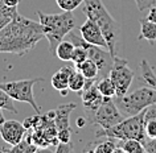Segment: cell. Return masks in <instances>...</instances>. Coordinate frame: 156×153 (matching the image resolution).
<instances>
[{
    "instance_id": "cell-1",
    "label": "cell",
    "mask_w": 156,
    "mask_h": 153,
    "mask_svg": "<svg viewBox=\"0 0 156 153\" xmlns=\"http://www.w3.org/2000/svg\"><path fill=\"white\" fill-rule=\"evenodd\" d=\"M44 37L45 29L41 23L17 15L13 21L0 29V54L24 56L33 50Z\"/></svg>"
},
{
    "instance_id": "cell-2",
    "label": "cell",
    "mask_w": 156,
    "mask_h": 153,
    "mask_svg": "<svg viewBox=\"0 0 156 153\" xmlns=\"http://www.w3.org/2000/svg\"><path fill=\"white\" fill-rule=\"evenodd\" d=\"M83 13L101 28L103 37L107 42V49L112 57L118 52V42L120 36V26L116 23L107 8L105 7L102 0H83Z\"/></svg>"
},
{
    "instance_id": "cell-3",
    "label": "cell",
    "mask_w": 156,
    "mask_h": 153,
    "mask_svg": "<svg viewBox=\"0 0 156 153\" xmlns=\"http://www.w3.org/2000/svg\"><path fill=\"white\" fill-rule=\"evenodd\" d=\"M38 20L45 29V38L49 42V50H56L57 45L68 36L69 32L76 26V19L70 11H62L61 13L48 15L37 11Z\"/></svg>"
},
{
    "instance_id": "cell-4",
    "label": "cell",
    "mask_w": 156,
    "mask_h": 153,
    "mask_svg": "<svg viewBox=\"0 0 156 153\" xmlns=\"http://www.w3.org/2000/svg\"><path fill=\"white\" fill-rule=\"evenodd\" d=\"M95 137H111L114 140H127L135 139L147 143L148 137L144 128V111L132 116H127L120 123L112 125L110 128H99L95 131Z\"/></svg>"
},
{
    "instance_id": "cell-5",
    "label": "cell",
    "mask_w": 156,
    "mask_h": 153,
    "mask_svg": "<svg viewBox=\"0 0 156 153\" xmlns=\"http://www.w3.org/2000/svg\"><path fill=\"white\" fill-rule=\"evenodd\" d=\"M115 104L124 116H132L144 111L151 104L156 103V90L151 86L136 89L131 94H124L122 96L114 98Z\"/></svg>"
},
{
    "instance_id": "cell-6",
    "label": "cell",
    "mask_w": 156,
    "mask_h": 153,
    "mask_svg": "<svg viewBox=\"0 0 156 153\" xmlns=\"http://www.w3.org/2000/svg\"><path fill=\"white\" fill-rule=\"evenodd\" d=\"M44 81L42 78H32V79H23V81H12V82H0V87L8 94L13 100L24 102L32 107L36 113H41V108L34 100L33 95V86L38 82Z\"/></svg>"
},
{
    "instance_id": "cell-7",
    "label": "cell",
    "mask_w": 156,
    "mask_h": 153,
    "mask_svg": "<svg viewBox=\"0 0 156 153\" xmlns=\"http://www.w3.org/2000/svg\"><path fill=\"white\" fill-rule=\"evenodd\" d=\"M124 119V115L119 111L118 106L115 104L114 98L105 96L102 103L90 117V123L99 125V128H110L112 125L120 123Z\"/></svg>"
},
{
    "instance_id": "cell-8",
    "label": "cell",
    "mask_w": 156,
    "mask_h": 153,
    "mask_svg": "<svg viewBox=\"0 0 156 153\" xmlns=\"http://www.w3.org/2000/svg\"><path fill=\"white\" fill-rule=\"evenodd\" d=\"M108 77L112 79L116 87V96H122L124 94H127L132 81H134L135 73L130 69L127 60L115 56L114 64H112V68L108 73Z\"/></svg>"
},
{
    "instance_id": "cell-9",
    "label": "cell",
    "mask_w": 156,
    "mask_h": 153,
    "mask_svg": "<svg viewBox=\"0 0 156 153\" xmlns=\"http://www.w3.org/2000/svg\"><path fill=\"white\" fill-rule=\"evenodd\" d=\"M103 95L97 87V81H86V85L81 92V99H82L83 108L86 111V119L90 120L93 113L95 112V110L99 107L101 103L103 100Z\"/></svg>"
},
{
    "instance_id": "cell-10",
    "label": "cell",
    "mask_w": 156,
    "mask_h": 153,
    "mask_svg": "<svg viewBox=\"0 0 156 153\" xmlns=\"http://www.w3.org/2000/svg\"><path fill=\"white\" fill-rule=\"evenodd\" d=\"M25 133L27 128L24 127V124L17 120H5L0 127V136L11 147L20 143L24 139Z\"/></svg>"
},
{
    "instance_id": "cell-11",
    "label": "cell",
    "mask_w": 156,
    "mask_h": 153,
    "mask_svg": "<svg viewBox=\"0 0 156 153\" xmlns=\"http://www.w3.org/2000/svg\"><path fill=\"white\" fill-rule=\"evenodd\" d=\"M80 30H81V36H82V38L86 42L107 49V42L103 37L102 30H101V28L93 20L87 19V20L80 26Z\"/></svg>"
},
{
    "instance_id": "cell-12",
    "label": "cell",
    "mask_w": 156,
    "mask_h": 153,
    "mask_svg": "<svg viewBox=\"0 0 156 153\" xmlns=\"http://www.w3.org/2000/svg\"><path fill=\"white\" fill-rule=\"evenodd\" d=\"M74 71V68L70 66H64L58 71H56L52 77V86L57 91H60L61 95H68L69 91V78Z\"/></svg>"
},
{
    "instance_id": "cell-13",
    "label": "cell",
    "mask_w": 156,
    "mask_h": 153,
    "mask_svg": "<svg viewBox=\"0 0 156 153\" xmlns=\"http://www.w3.org/2000/svg\"><path fill=\"white\" fill-rule=\"evenodd\" d=\"M76 104L74 103H65L61 104L54 110L56 115H54V124H56L57 131H62V129H69L70 123H69V117L72 111H74Z\"/></svg>"
},
{
    "instance_id": "cell-14",
    "label": "cell",
    "mask_w": 156,
    "mask_h": 153,
    "mask_svg": "<svg viewBox=\"0 0 156 153\" xmlns=\"http://www.w3.org/2000/svg\"><path fill=\"white\" fill-rule=\"evenodd\" d=\"M37 147L33 144L32 141V129H28L24 136V139H23L20 143L13 145V147L11 148H2L0 149V152H8V153H33L37 151Z\"/></svg>"
},
{
    "instance_id": "cell-15",
    "label": "cell",
    "mask_w": 156,
    "mask_h": 153,
    "mask_svg": "<svg viewBox=\"0 0 156 153\" xmlns=\"http://www.w3.org/2000/svg\"><path fill=\"white\" fill-rule=\"evenodd\" d=\"M144 128L148 139H156V103L144 110Z\"/></svg>"
},
{
    "instance_id": "cell-16",
    "label": "cell",
    "mask_w": 156,
    "mask_h": 153,
    "mask_svg": "<svg viewBox=\"0 0 156 153\" xmlns=\"http://www.w3.org/2000/svg\"><path fill=\"white\" fill-rule=\"evenodd\" d=\"M140 24V34L138 40H146L151 45L155 44L156 41V23L148 20V19H139Z\"/></svg>"
},
{
    "instance_id": "cell-17",
    "label": "cell",
    "mask_w": 156,
    "mask_h": 153,
    "mask_svg": "<svg viewBox=\"0 0 156 153\" xmlns=\"http://www.w3.org/2000/svg\"><path fill=\"white\" fill-rule=\"evenodd\" d=\"M116 152L123 153H144L146 148L144 144L135 139H127V140H119L116 143Z\"/></svg>"
},
{
    "instance_id": "cell-18",
    "label": "cell",
    "mask_w": 156,
    "mask_h": 153,
    "mask_svg": "<svg viewBox=\"0 0 156 153\" xmlns=\"http://www.w3.org/2000/svg\"><path fill=\"white\" fill-rule=\"evenodd\" d=\"M76 69L80 70L81 73L83 74V77L89 81H97L99 77V70H98V66L93 60L90 58H86L83 62L76 65Z\"/></svg>"
},
{
    "instance_id": "cell-19",
    "label": "cell",
    "mask_w": 156,
    "mask_h": 153,
    "mask_svg": "<svg viewBox=\"0 0 156 153\" xmlns=\"http://www.w3.org/2000/svg\"><path fill=\"white\" fill-rule=\"evenodd\" d=\"M139 69H140V77H142V81L147 86H151L152 89L156 90V74L154 71V69H152V66L150 65V62H148L146 58H143V60L140 61Z\"/></svg>"
},
{
    "instance_id": "cell-20",
    "label": "cell",
    "mask_w": 156,
    "mask_h": 153,
    "mask_svg": "<svg viewBox=\"0 0 156 153\" xmlns=\"http://www.w3.org/2000/svg\"><path fill=\"white\" fill-rule=\"evenodd\" d=\"M17 15V7H9L0 0V29L8 25L11 21H13Z\"/></svg>"
},
{
    "instance_id": "cell-21",
    "label": "cell",
    "mask_w": 156,
    "mask_h": 153,
    "mask_svg": "<svg viewBox=\"0 0 156 153\" xmlns=\"http://www.w3.org/2000/svg\"><path fill=\"white\" fill-rule=\"evenodd\" d=\"M97 87H98V90L103 96H107V98L116 96V87L110 77H103L98 79L97 81Z\"/></svg>"
},
{
    "instance_id": "cell-22",
    "label": "cell",
    "mask_w": 156,
    "mask_h": 153,
    "mask_svg": "<svg viewBox=\"0 0 156 153\" xmlns=\"http://www.w3.org/2000/svg\"><path fill=\"white\" fill-rule=\"evenodd\" d=\"M74 48H76V45L73 44L72 41H65V40H62L60 44L57 45V48H56V56L58 57V60H61V61H70L72 60V56H73V50Z\"/></svg>"
},
{
    "instance_id": "cell-23",
    "label": "cell",
    "mask_w": 156,
    "mask_h": 153,
    "mask_svg": "<svg viewBox=\"0 0 156 153\" xmlns=\"http://www.w3.org/2000/svg\"><path fill=\"white\" fill-rule=\"evenodd\" d=\"M86 81L87 79L83 77V74L76 69L69 78V90L74 92H82L85 85H86Z\"/></svg>"
},
{
    "instance_id": "cell-24",
    "label": "cell",
    "mask_w": 156,
    "mask_h": 153,
    "mask_svg": "<svg viewBox=\"0 0 156 153\" xmlns=\"http://www.w3.org/2000/svg\"><path fill=\"white\" fill-rule=\"evenodd\" d=\"M0 110H7V111L15 113V115L19 113L16 106L13 104V99L2 87H0Z\"/></svg>"
},
{
    "instance_id": "cell-25",
    "label": "cell",
    "mask_w": 156,
    "mask_h": 153,
    "mask_svg": "<svg viewBox=\"0 0 156 153\" xmlns=\"http://www.w3.org/2000/svg\"><path fill=\"white\" fill-rule=\"evenodd\" d=\"M91 151L94 153H114V152H116V143L114 141V139L107 137L106 141L95 145Z\"/></svg>"
},
{
    "instance_id": "cell-26",
    "label": "cell",
    "mask_w": 156,
    "mask_h": 153,
    "mask_svg": "<svg viewBox=\"0 0 156 153\" xmlns=\"http://www.w3.org/2000/svg\"><path fill=\"white\" fill-rule=\"evenodd\" d=\"M86 58H89V53L87 49L85 46H76L73 50V56H72V61L74 65H78L81 62H83Z\"/></svg>"
},
{
    "instance_id": "cell-27",
    "label": "cell",
    "mask_w": 156,
    "mask_h": 153,
    "mask_svg": "<svg viewBox=\"0 0 156 153\" xmlns=\"http://www.w3.org/2000/svg\"><path fill=\"white\" fill-rule=\"evenodd\" d=\"M56 2H57V5L62 11H70V12H73L74 9L82 4L83 0H56Z\"/></svg>"
},
{
    "instance_id": "cell-28",
    "label": "cell",
    "mask_w": 156,
    "mask_h": 153,
    "mask_svg": "<svg viewBox=\"0 0 156 153\" xmlns=\"http://www.w3.org/2000/svg\"><path fill=\"white\" fill-rule=\"evenodd\" d=\"M41 120H42V115L41 113H36V115H33V116L27 117L23 124H24V127L27 128V131H28V129H36L40 127Z\"/></svg>"
},
{
    "instance_id": "cell-29",
    "label": "cell",
    "mask_w": 156,
    "mask_h": 153,
    "mask_svg": "<svg viewBox=\"0 0 156 153\" xmlns=\"http://www.w3.org/2000/svg\"><path fill=\"white\" fill-rule=\"evenodd\" d=\"M57 139H58V143L70 144V140H72V128L57 131Z\"/></svg>"
},
{
    "instance_id": "cell-30",
    "label": "cell",
    "mask_w": 156,
    "mask_h": 153,
    "mask_svg": "<svg viewBox=\"0 0 156 153\" xmlns=\"http://www.w3.org/2000/svg\"><path fill=\"white\" fill-rule=\"evenodd\" d=\"M136 3V7H138L139 11H146V9H150L152 5H155L156 0H135Z\"/></svg>"
},
{
    "instance_id": "cell-31",
    "label": "cell",
    "mask_w": 156,
    "mask_h": 153,
    "mask_svg": "<svg viewBox=\"0 0 156 153\" xmlns=\"http://www.w3.org/2000/svg\"><path fill=\"white\" fill-rule=\"evenodd\" d=\"M54 151L57 153H68V152H72L73 148L70 144H65V143H58V145L54 148Z\"/></svg>"
},
{
    "instance_id": "cell-32",
    "label": "cell",
    "mask_w": 156,
    "mask_h": 153,
    "mask_svg": "<svg viewBox=\"0 0 156 153\" xmlns=\"http://www.w3.org/2000/svg\"><path fill=\"white\" fill-rule=\"evenodd\" d=\"M144 148L148 153H156V139H148L147 143L144 144Z\"/></svg>"
},
{
    "instance_id": "cell-33",
    "label": "cell",
    "mask_w": 156,
    "mask_h": 153,
    "mask_svg": "<svg viewBox=\"0 0 156 153\" xmlns=\"http://www.w3.org/2000/svg\"><path fill=\"white\" fill-rule=\"evenodd\" d=\"M147 19L151 21L156 23V5H152L150 9H148V15H147Z\"/></svg>"
},
{
    "instance_id": "cell-34",
    "label": "cell",
    "mask_w": 156,
    "mask_h": 153,
    "mask_svg": "<svg viewBox=\"0 0 156 153\" xmlns=\"http://www.w3.org/2000/svg\"><path fill=\"white\" fill-rule=\"evenodd\" d=\"M4 4L7 5H9V7H17L19 4H20V2L21 0H2Z\"/></svg>"
},
{
    "instance_id": "cell-35",
    "label": "cell",
    "mask_w": 156,
    "mask_h": 153,
    "mask_svg": "<svg viewBox=\"0 0 156 153\" xmlns=\"http://www.w3.org/2000/svg\"><path fill=\"white\" fill-rule=\"evenodd\" d=\"M86 121H87L86 117H78L77 119V127L78 128H83L85 124H86Z\"/></svg>"
},
{
    "instance_id": "cell-36",
    "label": "cell",
    "mask_w": 156,
    "mask_h": 153,
    "mask_svg": "<svg viewBox=\"0 0 156 153\" xmlns=\"http://www.w3.org/2000/svg\"><path fill=\"white\" fill-rule=\"evenodd\" d=\"M5 121V119H4V115H3V112H2V110H0V127H2V124Z\"/></svg>"
}]
</instances>
